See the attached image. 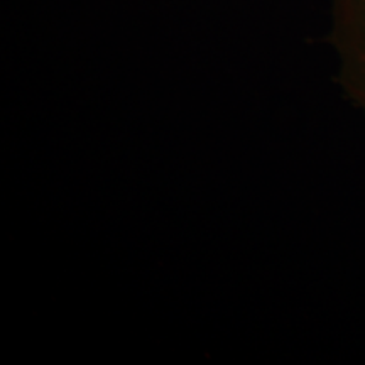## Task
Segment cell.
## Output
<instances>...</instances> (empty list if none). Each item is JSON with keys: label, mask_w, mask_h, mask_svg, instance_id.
<instances>
[{"label": "cell", "mask_w": 365, "mask_h": 365, "mask_svg": "<svg viewBox=\"0 0 365 365\" xmlns=\"http://www.w3.org/2000/svg\"><path fill=\"white\" fill-rule=\"evenodd\" d=\"M330 41L341 88L365 113V0H331Z\"/></svg>", "instance_id": "1"}]
</instances>
